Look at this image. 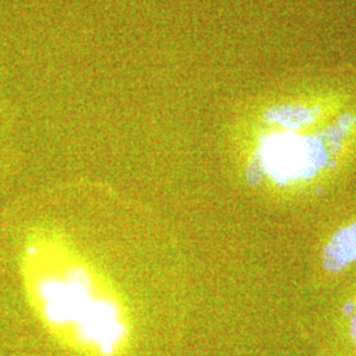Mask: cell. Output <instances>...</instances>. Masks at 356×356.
Listing matches in <instances>:
<instances>
[{
	"mask_svg": "<svg viewBox=\"0 0 356 356\" xmlns=\"http://www.w3.org/2000/svg\"><path fill=\"white\" fill-rule=\"evenodd\" d=\"M351 335H353V339L356 343V316L354 321H353V325H351Z\"/></svg>",
	"mask_w": 356,
	"mask_h": 356,
	"instance_id": "cell-1",
	"label": "cell"
}]
</instances>
